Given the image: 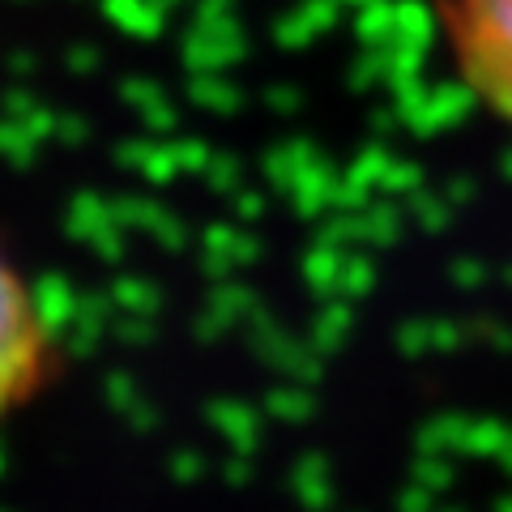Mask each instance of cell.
<instances>
[{"label": "cell", "mask_w": 512, "mask_h": 512, "mask_svg": "<svg viewBox=\"0 0 512 512\" xmlns=\"http://www.w3.org/2000/svg\"><path fill=\"white\" fill-rule=\"evenodd\" d=\"M448 56L470 94L512 120V0H440Z\"/></svg>", "instance_id": "cell-1"}, {"label": "cell", "mask_w": 512, "mask_h": 512, "mask_svg": "<svg viewBox=\"0 0 512 512\" xmlns=\"http://www.w3.org/2000/svg\"><path fill=\"white\" fill-rule=\"evenodd\" d=\"M47 359H52V320L35 282L0 244V427L35 397Z\"/></svg>", "instance_id": "cell-2"}]
</instances>
